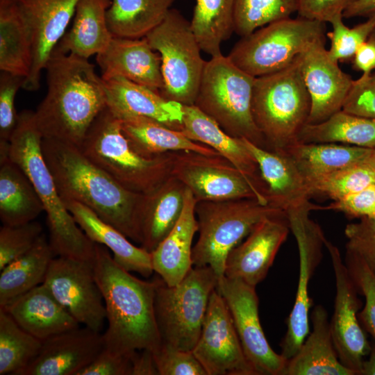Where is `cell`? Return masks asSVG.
Listing matches in <instances>:
<instances>
[{"label":"cell","instance_id":"1","mask_svg":"<svg viewBox=\"0 0 375 375\" xmlns=\"http://www.w3.org/2000/svg\"><path fill=\"white\" fill-rule=\"evenodd\" d=\"M92 265L106 312L105 349L126 356L143 349L157 351L162 339L155 314V278L147 281L132 275L97 243Z\"/></svg>","mask_w":375,"mask_h":375},{"label":"cell","instance_id":"2","mask_svg":"<svg viewBox=\"0 0 375 375\" xmlns=\"http://www.w3.org/2000/svg\"><path fill=\"white\" fill-rule=\"evenodd\" d=\"M44 69L47 91L34 112L36 126L42 138L79 147L106 107L104 81L88 59L56 51Z\"/></svg>","mask_w":375,"mask_h":375},{"label":"cell","instance_id":"3","mask_svg":"<svg viewBox=\"0 0 375 375\" xmlns=\"http://www.w3.org/2000/svg\"><path fill=\"white\" fill-rule=\"evenodd\" d=\"M41 146L63 203L76 201L85 206L138 242L137 217L142 194L123 187L77 146L50 138H42Z\"/></svg>","mask_w":375,"mask_h":375},{"label":"cell","instance_id":"4","mask_svg":"<svg viewBox=\"0 0 375 375\" xmlns=\"http://www.w3.org/2000/svg\"><path fill=\"white\" fill-rule=\"evenodd\" d=\"M42 140L34 112L23 110L10 140L8 158L28 176L43 204L49 242L56 256L92 262L95 243L80 228L60 197L42 154Z\"/></svg>","mask_w":375,"mask_h":375},{"label":"cell","instance_id":"5","mask_svg":"<svg viewBox=\"0 0 375 375\" xmlns=\"http://www.w3.org/2000/svg\"><path fill=\"white\" fill-rule=\"evenodd\" d=\"M310 108L299 56L286 67L255 78L251 112L265 149L283 153L298 142L300 132L308 124Z\"/></svg>","mask_w":375,"mask_h":375},{"label":"cell","instance_id":"6","mask_svg":"<svg viewBox=\"0 0 375 375\" xmlns=\"http://www.w3.org/2000/svg\"><path fill=\"white\" fill-rule=\"evenodd\" d=\"M78 147L117 183L138 194L152 192L172 176V152L153 158L138 154L123 134L119 119L107 106Z\"/></svg>","mask_w":375,"mask_h":375},{"label":"cell","instance_id":"7","mask_svg":"<svg viewBox=\"0 0 375 375\" xmlns=\"http://www.w3.org/2000/svg\"><path fill=\"white\" fill-rule=\"evenodd\" d=\"M255 78L228 56H212L206 62L194 105L228 135L265 149L251 112Z\"/></svg>","mask_w":375,"mask_h":375},{"label":"cell","instance_id":"8","mask_svg":"<svg viewBox=\"0 0 375 375\" xmlns=\"http://www.w3.org/2000/svg\"><path fill=\"white\" fill-rule=\"evenodd\" d=\"M199 238L192 247L193 266H209L219 278L224 275L229 252L262 219L286 215L255 198L198 201L195 205Z\"/></svg>","mask_w":375,"mask_h":375},{"label":"cell","instance_id":"9","mask_svg":"<svg viewBox=\"0 0 375 375\" xmlns=\"http://www.w3.org/2000/svg\"><path fill=\"white\" fill-rule=\"evenodd\" d=\"M155 281V314L162 342L192 351L219 277L209 266H193L175 285H168L160 276Z\"/></svg>","mask_w":375,"mask_h":375},{"label":"cell","instance_id":"10","mask_svg":"<svg viewBox=\"0 0 375 375\" xmlns=\"http://www.w3.org/2000/svg\"><path fill=\"white\" fill-rule=\"evenodd\" d=\"M326 23L291 17L268 24L242 37L227 56L253 77L279 71L312 44L325 42Z\"/></svg>","mask_w":375,"mask_h":375},{"label":"cell","instance_id":"11","mask_svg":"<svg viewBox=\"0 0 375 375\" xmlns=\"http://www.w3.org/2000/svg\"><path fill=\"white\" fill-rule=\"evenodd\" d=\"M145 38L160 54L163 80L160 95L183 106L194 105L206 61L190 22L171 8Z\"/></svg>","mask_w":375,"mask_h":375},{"label":"cell","instance_id":"12","mask_svg":"<svg viewBox=\"0 0 375 375\" xmlns=\"http://www.w3.org/2000/svg\"><path fill=\"white\" fill-rule=\"evenodd\" d=\"M318 206H308L288 210L285 214L295 237L299 256V275L295 301L287 321V331L281 343V354L289 360L299 349L309 333V311L312 301L308 286L321 261L326 238L321 228L309 217Z\"/></svg>","mask_w":375,"mask_h":375},{"label":"cell","instance_id":"13","mask_svg":"<svg viewBox=\"0 0 375 375\" xmlns=\"http://www.w3.org/2000/svg\"><path fill=\"white\" fill-rule=\"evenodd\" d=\"M217 290L230 310L244 355L256 375H283L288 360L273 350L265 335L256 287L223 276Z\"/></svg>","mask_w":375,"mask_h":375},{"label":"cell","instance_id":"14","mask_svg":"<svg viewBox=\"0 0 375 375\" xmlns=\"http://www.w3.org/2000/svg\"><path fill=\"white\" fill-rule=\"evenodd\" d=\"M43 284L79 324L95 331H101L106 312L92 262L54 257Z\"/></svg>","mask_w":375,"mask_h":375},{"label":"cell","instance_id":"15","mask_svg":"<svg viewBox=\"0 0 375 375\" xmlns=\"http://www.w3.org/2000/svg\"><path fill=\"white\" fill-rule=\"evenodd\" d=\"M172 155V176L190 190L197 202L257 199L248 180L221 155L190 151H174Z\"/></svg>","mask_w":375,"mask_h":375},{"label":"cell","instance_id":"16","mask_svg":"<svg viewBox=\"0 0 375 375\" xmlns=\"http://www.w3.org/2000/svg\"><path fill=\"white\" fill-rule=\"evenodd\" d=\"M192 352L207 375H256L244 355L230 310L217 288L210 295Z\"/></svg>","mask_w":375,"mask_h":375},{"label":"cell","instance_id":"17","mask_svg":"<svg viewBox=\"0 0 375 375\" xmlns=\"http://www.w3.org/2000/svg\"><path fill=\"white\" fill-rule=\"evenodd\" d=\"M335 274L336 293L333 315L330 321L333 342L340 362L356 374H360L364 357L371 349L358 315L357 288L343 261L339 249L326 238Z\"/></svg>","mask_w":375,"mask_h":375},{"label":"cell","instance_id":"18","mask_svg":"<svg viewBox=\"0 0 375 375\" xmlns=\"http://www.w3.org/2000/svg\"><path fill=\"white\" fill-rule=\"evenodd\" d=\"M299 63L311 101L308 124L323 122L342 109L354 80L331 58L324 42L301 53Z\"/></svg>","mask_w":375,"mask_h":375},{"label":"cell","instance_id":"19","mask_svg":"<svg viewBox=\"0 0 375 375\" xmlns=\"http://www.w3.org/2000/svg\"><path fill=\"white\" fill-rule=\"evenodd\" d=\"M78 1L15 0L29 28L33 46L32 66L23 89H39L41 72L65 33Z\"/></svg>","mask_w":375,"mask_h":375},{"label":"cell","instance_id":"20","mask_svg":"<svg viewBox=\"0 0 375 375\" xmlns=\"http://www.w3.org/2000/svg\"><path fill=\"white\" fill-rule=\"evenodd\" d=\"M290 230L286 215L260 221L228 254L224 276L256 287L265 278Z\"/></svg>","mask_w":375,"mask_h":375},{"label":"cell","instance_id":"21","mask_svg":"<svg viewBox=\"0 0 375 375\" xmlns=\"http://www.w3.org/2000/svg\"><path fill=\"white\" fill-rule=\"evenodd\" d=\"M104 348L103 334L78 326L42 341L38 355L19 375H79Z\"/></svg>","mask_w":375,"mask_h":375},{"label":"cell","instance_id":"22","mask_svg":"<svg viewBox=\"0 0 375 375\" xmlns=\"http://www.w3.org/2000/svg\"><path fill=\"white\" fill-rule=\"evenodd\" d=\"M181 131L189 139L207 145L231 162L248 180L257 199L268 204L267 186L257 161L242 138H234L194 105L183 106Z\"/></svg>","mask_w":375,"mask_h":375},{"label":"cell","instance_id":"23","mask_svg":"<svg viewBox=\"0 0 375 375\" xmlns=\"http://www.w3.org/2000/svg\"><path fill=\"white\" fill-rule=\"evenodd\" d=\"M104 81L122 77L158 93L163 88L160 55L147 39L114 37L107 48L97 55Z\"/></svg>","mask_w":375,"mask_h":375},{"label":"cell","instance_id":"24","mask_svg":"<svg viewBox=\"0 0 375 375\" xmlns=\"http://www.w3.org/2000/svg\"><path fill=\"white\" fill-rule=\"evenodd\" d=\"M106 106L117 117L142 116L174 130L181 129L183 105L122 77L104 81Z\"/></svg>","mask_w":375,"mask_h":375},{"label":"cell","instance_id":"25","mask_svg":"<svg viewBox=\"0 0 375 375\" xmlns=\"http://www.w3.org/2000/svg\"><path fill=\"white\" fill-rule=\"evenodd\" d=\"M187 187L171 176L152 192L142 194L137 217L138 242L149 252L168 235L183 212Z\"/></svg>","mask_w":375,"mask_h":375},{"label":"cell","instance_id":"26","mask_svg":"<svg viewBox=\"0 0 375 375\" xmlns=\"http://www.w3.org/2000/svg\"><path fill=\"white\" fill-rule=\"evenodd\" d=\"M242 139L257 161L267 186L268 204L285 212L311 203L309 199L312 193L307 181L289 156Z\"/></svg>","mask_w":375,"mask_h":375},{"label":"cell","instance_id":"27","mask_svg":"<svg viewBox=\"0 0 375 375\" xmlns=\"http://www.w3.org/2000/svg\"><path fill=\"white\" fill-rule=\"evenodd\" d=\"M0 308L22 328L41 341L79 326L43 283Z\"/></svg>","mask_w":375,"mask_h":375},{"label":"cell","instance_id":"28","mask_svg":"<svg viewBox=\"0 0 375 375\" xmlns=\"http://www.w3.org/2000/svg\"><path fill=\"white\" fill-rule=\"evenodd\" d=\"M197 201L187 188L181 215L168 235L151 252L156 272L169 286L178 284L193 267L192 240L198 231Z\"/></svg>","mask_w":375,"mask_h":375},{"label":"cell","instance_id":"29","mask_svg":"<svg viewBox=\"0 0 375 375\" xmlns=\"http://www.w3.org/2000/svg\"><path fill=\"white\" fill-rule=\"evenodd\" d=\"M310 319L312 331L288 360L283 375H355L338 358L326 309L322 305L315 306Z\"/></svg>","mask_w":375,"mask_h":375},{"label":"cell","instance_id":"30","mask_svg":"<svg viewBox=\"0 0 375 375\" xmlns=\"http://www.w3.org/2000/svg\"><path fill=\"white\" fill-rule=\"evenodd\" d=\"M64 204L86 235L93 242L110 250L113 259L120 266L146 278L153 274L150 252L132 244L124 234L85 206L76 201Z\"/></svg>","mask_w":375,"mask_h":375},{"label":"cell","instance_id":"31","mask_svg":"<svg viewBox=\"0 0 375 375\" xmlns=\"http://www.w3.org/2000/svg\"><path fill=\"white\" fill-rule=\"evenodd\" d=\"M111 2L112 0H79L71 28L53 51L86 59L103 51L113 38L106 17Z\"/></svg>","mask_w":375,"mask_h":375},{"label":"cell","instance_id":"32","mask_svg":"<svg viewBox=\"0 0 375 375\" xmlns=\"http://www.w3.org/2000/svg\"><path fill=\"white\" fill-rule=\"evenodd\" d=\"M121 129L132 149L146 158H153L169 152L190 151L217 156L207 145L188 138L181 131L142 116L117 117Z\"/></svg>","mask_w":375,"mask_h":375},{"label":"cell","instance_id":"33","mask_svg":"<svg viewBox=\"0 0 375 375\" xmlns=\"http://www.w3.org/2000/svg\"><path fill=\"white\" fill-rule=\"evenodd\" d=\"M373 149L338 143L298 142L282 154L293 160L307 181L340 169L365 165Z\"/></svg>","mask_w":375,"mask_h":375},{"label":"cell","instance_id":"34","mask_svg":"<svg viewBox=\"0 0 375 375\" xmlns=\"http://www.w3.org/2000/svg\"><path fill=\"white\" fill-rule=\"evenodd\" d=\"M42 211L43 204L22 169L9 158L0 162V219L3 225L32 222Z\"/></svg>","mask_w":375,"mask_h":375},{"label":"cell","instance_id":"35","mask_svg":"<svg viewBox=\"0 0 375 375\" xmlns=\"http://www.w3.org/2000/svg\"><path fill=\"white\" fill-rule=\"evenodd\" d=\"M33 62L31 35L15 0H0V69L23 76Z\"/></svg>","mask_w":375,"mask_h":375},{"label":"cell","instance_id":"36","mask_svg":"<svg viewBox=\"0 0 375 375\" xmlns=\"http://www.w3.org/2000/svg\"><path fill=\"white\" fill-rule=\"evenodd\" d=\"M55 256L42 234L28 251L0 270V307L43 283Z\"/></svg>","mask_w":375,"mask_h":375},{"label":"cell","instance_id":"37","mask_svg":"<svg viewBox=\"0 0 375 375\" xmlns=\"http://www.w3.org/2000/svg\"><path fill=\"white\" fill-rule=\"evenodd\" d=\"M175 0H112L106 12L114 37L144 38L165 19Z\"/></svg>","mask_w":375,"mask_h":375},{"label":"cell","instance_id":"38","mask_svg":"<svg viewBox=\"0 0 375 375\" xmlns=\"http://www.w3.org/2000/svg\"><path fill=\"white\" fill-rule=\"evenodd\" d=\"M298 142L338 143L375 149V119L340 110L323 122L306 124Z\"/></svg>","mask_w":375,"mask_h":375},{"label":"cell","instance_id":"39","mask_svg":"<svg viewBox=\"0 0 375 375\" xmlns=\"http://www.w3.org/2000/svg\"><path fill=\"white\" fill-rule=\"evenodd\" d=\"M235 0H196L191 28L201 51L222 54L221 45L234 32Z\"/></svg>","mask_w":375,"mask_h":375},{"label":"cell","instance_id":"40","mask_svg":"<svg viewBox=\"0 0 375 375\" xmlns=\"http://www.w3.org/2000/svg\"><path fill=\"white\" fill-rule=\"evenodd\" d=\"M42 341L22 328L0 308V374L19 375L38 355Z\"/></svg>","mask_w":375,"mask_h":375},{"label":"cell","instance_id":"41","mask_svg":"<svg viewBox=\"0 0 375 375\" xmlns=\"http://www.w3.org/2000/svg\"><path fill=\"white\" fill-rule=\"evenodd\" d=\"M298 0H235L234 32L241 37L272 22L290 18Z\"/></svg>","mask_w":375,"mask_h":375},{"label":"cell","instance_id":"42","mask_svg":"<svg viewBox=\"0 0 375 375\" xmlns=\"http://www.w3.org/2000/svg\"><path fill=\"white\" fill-rule=\"evenodd\" d=\"M374 183L375 170L365 165L340 169L307 181L312 194L320 193L334 201Z\"/></svg>","mask_w":375,"mask_h":375},{"label":"cell","instance_id":"43","mask_svg":"<svg viewBox=\"0 0 375 375\" xmlns=\"http://www.w3.org/2000/svg\"><path fill=\"white\" fill-rule=\"evenodd\" d=\"M343 15H338L329 23L332 31L326 35L331 41L328 53L335 62L351 61L359 47L365 41L375 27V15L352 28L347 27L342 21Z\"/></svg>","mask_w":375,"mask_h":375},{"label":"cell","instance_id":"44","mask_svg":"<svg viewBox=\"0 0 375 375\" xmlns=\"http://www.w3.org/2000/svg\"><path fill=\"white\" fill-rule=\"evenodd\" d=\"M42 235L41 224L35 221L0 228V270L28 251Z\"/></svg>","mask_w":375,"mask_h":375},{"label":"cell","instance_id":"45","mask_svg":"<svg viewBox=\"0 0 375 375\" xmlns=\"http://www.w3.org/2000/svg\"><path fill=\"white\" fill-rule=\"evenodd\" d=\"M345 264L365 303L358 314L360 322L375 340V274L359 258L346 253Z\"/></svg>","mask_w":375,"mask_h":375},{"label":"cell","instance_id":"46","mask_svg":"<svg viewBox=\"0 0 375 375\" xmlns=\"http://www.w3.org/2000/svg\"><path fill=\"white\" fill-rule=\"evenodd\" d=\"M153 356L159 375H207L192 351L178 349L162 342Z\"/></svg>","mask_w":375,"mask_h":375},{"label":"cell","instance_id":"47","mask_svg":"<svg viewBox=\"0 0 375 375\" xmlns=\"http://www.w3.org/2000/svg\"><path fill=\"white\" fill-rule=\"evenodd\" d=\"M347 253L361 259L375 274V217H363L347 225Z\"/></svg>","mask_w":375,"mask_h":375},{"label":"cell","instance_id":"48","mask_svg":"<svg viewBox=\"0 0 375 375\" xmlns=\"http://www.w3.org/2000/svg\"><path fill=\"white\" fill-rule=\"evenodd\" d=\"M25 78L1 72L0 76V143L10 142L17 126L19 114L15 106L16 94Z\"/></svg>","mask_w":375,"mask_h":375},{"label":"cell","instance_id":"49","mask_svg":"<svg viewBox=\"0 0 375 375\" xmlns=\"http://www.w3.org/2000/svg\"><path fill=\"white\" fill-rule=\"evenodd\" d=\"M342 110L375 119V72L365 78L354 80Z\"/></svg>","mask_w":375,"mask_h":375},{"label":"cell","instance_id":"50","mask_svg":"<svg viewBox=\"0 0 375 375\" xmlns=\"http://www.w3.org/2000/svg\"><path fill=\"white\" fill-rule=\"evenodd\" d=\"M323 210H338L354 217H375V183L323 206Z\"/></svg>","mask_w":375,"mask_h":375},{"label":"cell","instance_id":"51","mask_svg":"<svg viewBox=\"0 0 375 375\" xmlns=\"http://www.w3.org/2000/svg\"><path fill=\"white\" fill-rule=\"evenodd\" d=\"M357 0H298L300 17L322 22H330Z\"/></svg>","mask_w":375,"mask_h":375},{"label":"cell","instance_id":"52","mask_svg":"<svg viewBox=\"0 0 375 375\" xmlns=\"http://www.w3.org/2000/svg\"><path fill=\"white\" fill-rule=\"evenodd\" d=\"M79 375H130V356L114 354L104 348Z\"/></svg>","mask_w":375,"mask_h":375},{"label":"cell","instance_id":"53","mask_svg":"<svg viewBox=\"0 0 375 375\" xmlns=\"http://www.w3.org/2000/svg\"><path fill=\"white\" fill-rule=\"evenodd\" d=\"M351 62L354 70L362 72L360 78H365L375 71V27L359 47Z\"/></svg>","mask_w":375,"mask_h":375},{"label":"cell","instance_id":"54","mask_svg":"<svg viewBox=\"0 0 375 375\" xmlns=\"http://www.w3.org/2000/svg\"><path fill=\"white\" fill-rule=\"evenodd\" d=\"M158 374L153 352L143 349L135 351L130 356V375Z\"/></svg>","mask_w":375,"mask_h":375},{"label":"cell","instance_id":"55","mask_svg":"<svg viewBox=\"0 0 375 375\" xmlns=\"http://www.w3.org/2000/svg\"><path fill=\"white\" fill-rule=\"evenodd\" d=\"M373 15H375V0H357L343 12V18H368Z\"/></svg>","mask_w":375,"mask_h":375},{"label":"cell","instance_id":"56","mask_svg":"<svg viewBox=\"0 0 375 375\" xmlns=\"http://www.w3.org/2000/svg\"><path fill=\"white\" fill-rule=\"evenodd\" d=\"M360 374L375 375V345L371 347L368 359L363 360Z\"/></svg>","mask_w":375,"mask_h":375},{"label":"cell","instance_id":"57","mask_svg":"<svg viewBox=\"0 0 375 375\" xmlns=\"http://www.w3.org/2000/svg\"><path fill=\"white\" fill-rule=\"evenodd\" d=\"M365 165L375 170V149H373Z\"/></svg>","mask_w":375,"mask_h":375}]
</instances>
